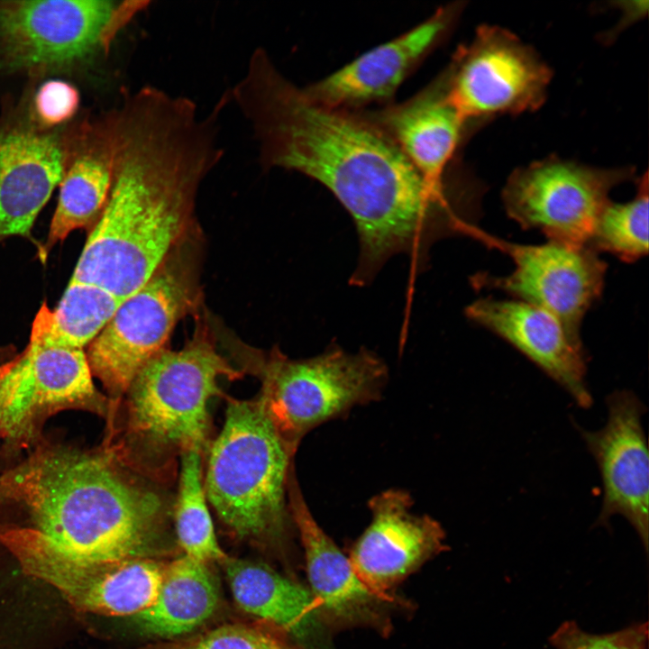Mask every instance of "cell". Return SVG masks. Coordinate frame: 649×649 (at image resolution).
I'll return each mask as SVG.
<instances>
[{
	"label": "cell",
	"mask_w": 649,
	"mask_h": 649,
	"mask_svg": "<svg viewBox=\"0 0 649 649\" xmlns=\"http://www.w3.org/2000/svg\"><path fill=\"white\" fill-rule=\"evenodd\" d=\"M150 4L140 0L0 1V73L78 68L109 51Z\"/></svg>",
	"instance_id": "cell-7"
},
{
	"label": "cell",
	"mask_w": 649,
	"mask_h": 649,
	"mask_svg": "<svg viewBox=\"0 0 649 649\" xmlns=\"http://www.w3.org/2000/svg\"><path fill=\"white\" fill-rule=\"evenodd\" d=\"M0 545L22 575L55 590L78 616L133 617L145 610L158 596L167 565L157 558L89 562L20 538Z\"/></svg>",
	"instance_id": "cell-11"
},
{
	"label": "cell",
	"mask_w": 649,
	"mask_h": 649,
	"mask_svg": "<svg viewBox=\"0 0 649 649\" xmlns=\"http://www.w3.org/2000/svg\"><path fill=\"white\" fill-rule=\"evenodd\" d=\"M245 367L261 380L259 396L294 454L314 428L379 400L388 379V367L377 354L364 348L349 352L338 345L300 360L277 348L253 352Z\"/></svg>",
	"instance_id": "cell-6"
},
{
	"label": "cell",
	"mask_w": 649,
	"mask_h": 649,
	"mask_svg": "<svg viewBox=\"0 0 649 649\" xmlns=\"http://www.w3.org/2000/svg\"><path fill=\"white\" fill-rule=\"evenodd\" d=\"M242 375L204 331L179 351L164 348L132 381L117 408L123 410L122 422L108 431L105 441L134 468L164 482L177 455L203 451L209 401L223 395L219 379Z\"/></svg>",
	"instance_id": "cell-4"
},
{
	"label": "cell",
	"mask_w": 649,
	"mask_h": 649,
	"mask_svg": "<svg viewBox=\"0 0 649 649\" xmlns=\"http://www.w3.org/2000/svg\"><path fill=\"white\" fill-rule=\"evenodd\" d=\"M224 426L212 443L204 479L208 504L236 537L280 543L295 526L288 482L295 454L261 398H226Z\"/></svg>",
	"instance_id": "cell-5"
},
{
	"label": "cell",
	"mask_w": 649,
	"mask_h": 649,
	"mask_svg": "<svg viewBox=\"0 0 649 649\" xmlns=\"http://www.w3.org/2000/svg\"><path fill=\"white\" fill-rule=\"evenodd\" d=\"M288 499L304 548L311 593L319 610L345 621L373 616L380 599L361 581L349 558L315 521L300 490L295 466L288 477Z\"/></svg>",
	"instance_id": "cell-21"
},
{
	"label": "cell",
	"mask_w": 649,
	"mask_h": 649,
	"mask_svg": "<svg viewBox=\"0 0 649 649\" xmlns=\"http://www.w3.org/2000/svg\"><path fill=\"white\" fill-rule=\"evenodd\" d=\"M234 103L251 125L261 166L320 182L352 217L360 242L353 285L368 284L399 253L421 267L436 241L473 223L463 194L425 177L364 111L313 101L273 62L247 74Z\"/></svg>",
	"instance_id": "cell-1"
},
{
	"label": "cell",
	"mask_w": 649,
	"mask_h": 649,
	"mask_svg": "<svg viewBox=\"0 0 649 649\" xmlns=\"http://www.w3.org/2000/svg\"><path fill=\"white\" fill-rule=\"evenodd\" d=\"M362 111L391 137L425 177L434 182L448 180L447 166L469 123L449 101L442 74L403 103Z\"/></svg>",
	"instance_id": "cell-20"
},
{
	"label": "cell",
	"mask_w": 649,
	"mask_h": 649,
	"mask_svg": "<svg viewBox=\"0 0 649 649\" xmlns=\"http://www.w3.org/2000/svg\"><path fill=\"white\" fill-rule=\"evenodd\" d=\"M608 419L597 431L580 429L598 465L603 499L596 526H608L620 515L635 530L644 551L649 534V458L642 417L646 408L631 390H615L606 398Z\"/></svg>",
	"instance_id": "cell-14"
},
{
	"label": "cell",
	"mask_w": 649,
	"mask_h": 649,
	"mask_svg": "<svg viewBox=\"0 0 649 649\" xmlns=\"http://www.w3.org/2000/svg\"><path fill=\"white\" fill-rule=\"evenodd\" d=\"M411 495L389 489L368 501L371 521L354 544L350 563L361 581L380 599L434 555L446 551L445 532L432 516L412 511Z\"/></svg>",
	"instance_id": "cell-17"
},
{
	"label": "cell",
	"mask_w": 649,
	"mask_h": 649,
	"mask_svg": "<svg viewBox=\"0 0 649 649\" xmlns=\"http://www.w3.org/2000/svg\"><path fill=\"white\" fill-rule=\"evenodd\" d=\"M123 301L101 287L70 279L55 309L41 305L32 323L30 341L84 349L104 329Z\"/></svg>",
	"instance_id": "cell-24"
},
{
	"label": "cell",
	"mask_w": 649,
	"mask_h": 649,
	"mask_svg": "<svg viewBox=\"0 0 649 649\" xmlns=\"http://www.w3.org/2000/svg\"><path fill=\"white\" fill-rule=\"evenodd\" d=\"M115 152L114 109L69 129L59 200L40 252L41 259L71 232L97 222L111 190Z\"/></svg>",
	"instance_id": "cell-19"
},
{
	"label": "cell",
	"mask_w": 649,
	"mask_h": 649,
	"mask_svg": "<svg viewBox=\"0 0 649 649\" xmlns=\"http://www.w3.org/2000/svg\"><path fill=\"white\" fill-rule=\"evenodd\" d=\"M634 173L633 168L599 169L553 156L514 170L502 198L507 215L523 229L587 246L609 192Z\"/></svg>",
	"instance_id": "cell-10"
},
{
	"label": "cell",
	"mask_w": 649,
	"mask_h": 649,
	"mask_svg": "<svg viewBox=\"0 0 649 649\" xmlns=\"http://www.w3.org/2000/svg\"><path fill=\"white\" fill-rule=\"evenodd\" d=\"M197 296L194 275L172 251L87 346L92 375L109 399L108 421L138 372L165 348L177 323L195 306Z\"/></svg>",
	"instance_id": "cell-8"
},
{
	"label": "cell",
	"mask_w": 649,
	"mask_h": 649,
	"mask_svg": "<svg viewBox=\"0 0 649 649\" xmlns=\"http://www.w3.org/2000/svg\"><path fill=\"white\" fill-rule=\"evenodd\" d=\"M29 108L0 123V242L30 237L63 176L69 130L41 124Z\"/></svg>",
	"instance_id": "cell-16"
},
{
	"label": "cell",
	"mask_w": 649,
	"mask_h": 649,
	"mask_svg": "<svg viewBox=\"0 0 649 649\" xmlns=\"http://www.w3.org/2000/svg\"><path fill=\"white\" fill-rule=\"evenodd\" d=\"M223 562L234 600L243 611L298 637L316 626L320 610L304 587L259 562L228 557Z\"/></svg>",
	"instance_id": "cell-23"
},
{
	"label": "cell",
	"mask_w": 649,
	"mask_h": 649,
	"mask_svg": "<svg viewBox=\"0 0 649 649\" xmlns=\"http://www.w3.org/2000/svg\"><path fill=\"white\" fill-rule=\"evenodd\" d=\"M207 564L186 555L167 563L155 601L132 617L138 630L151 637L171 638L206 622L219 601L218 584Z\"/></svg>",
	"instance_id": "cell-22"
},
{
	"label": "cell",
	"mask_w": 649,
	"mask_h": 649,
	"mask_svg": "<svg viewBox=\"0 0 649 649\" xmlns=\"http://www.w3.org/2000/svg\"><path fill=\"white\" fill-rule=\"evenodd\" d=\"M548 641L555 649H647L648 623L635 622L620 630L598 635L582 630L574 620H566Z\"/></svg>",
	"instance_id": "cell-27"
},
{
	"label": "cell",
	"mask_w": 649,
	"mask_h": 649,
	"mask_svg": "<svg viewBox=\"0 0 649 649\" xmlns=\"http://www.w3.org/2000/svg\"><path fill=\"white\" fill-rule=\"evenodd\" d=\"M79 105L78 90L66 81L52 79L37 90L31 105L35 118L47 127H59L75 114Z\"/></svg>",
	"instance_id": "cell-29"
},
{
	"label": "cell",
	"mask_w": 649,
	"mask_h": 649,
	"mask_svg": "<svg viewBox=\"0 0 649 649\" xmlns=\"http://www.w3.org/2000/svg\"><path fill=\"white\" fill-rule=\"evenodd\" d=\"M442 76L449 101L471 123L539 108L552 70L509 31L481 25L468 45L458 48Z\"/></svg>",
	"instance_id": "cell-9"
},
{
	"label": "cell",
	"mask_w": 649,
	"mask_h": 649,
	"mask_svg": "<svg viewBox=\"0 0 649 649\" xmlns=\"http://www.w3.org/2000/svg\"><path fill=\"white\" fill-rule=\"evenodd\" d=\"M648 178L638 180L635 197L626 203L609 201L600 213L587 244L597 252L608 251L626 262L648 252Z\"/></svg>",
	"instance_id": "cell-26"
},
{
	"label": "cell",
	"mask_w": 649,
	"mask_h": 649,
	"mask_svg": "<svg viewBox=\"0 0 649 649\" xmlns=\"http://www.w3.org/2000/svg\"><path fill=\"white\" fill-rule=\"evenodd\" d=\"M202 451L191 449L180 454V470L173 519L176 536L184 555L208 563L224 562L227 556L215 536L206 498Z\"/></svg>",
	"instance_id": "cell-25"
},
{
	"label": "cell",
	"mask_w": 649,
	"mask_h": 649,
	"mask_svg": "<svg viewBox=\"0 0 649 649\" xmlns=\"http://www.w3.org/2000/svg\"><path fill=\"white\" fill-rule=\"evenodd\" d=\"M0 436H1V405H0Z\"/></svg>",
	"instance_id": "cell-30"
},
{
	"label": "cell",
	"mask_w": 649,
	"mask_h": 649,
	"mask_svg": "<svg viewBox=\"0 0 649 649\" xmlns=\"http://www.w3.org/2000/svg\"><path fill=\"white\" fill-rule=\"evenodd\" d=\"M84 349L30 341L2 367L1 437L17 444L34 441L44 420L67 409L109 417L110 403L100 393Z\"/></svg>",
	"instance_id": "cell-13"
},
{
	"label": "cell",
	"mask_w": 649,
	"mask_h": 649,
	"mask_svg": "<svg viewBox=\"0 0 649 649\" xmlns=\"http://www.w3.org/2000/svg\"><path fill=\"white\" fill-rule=\"evenodd\" d=\"M469 236L507 254L515 270L507 276L476 274L477 288H496L556 316L580 340L587 310L601 295L607 264L586 245L549 240L538 245L518 244L494 237L477 226Z\"/></svg>",
	"instance_id": "cell-12"
},
{
	"label": "cell",
	"mask_w": 649,
	"mask_h": 649,
	"mask_svg": "<svg viewBox=\"0 0 649 649\" xmlns=\"http://www.w3.org/2000/svg\"><path fill=\"white\" fill-rule=\"evenodd\" d=\"M466 314L526 356L579 407L589 408L592 405L581 342L573 338L553 314L524 301L492 298L475 301L466 308Z\"/></svg>",
	"instance_id": "cell-18"
},
{
	"label": "cell",
	"mask_w": 649,
	"mask_h": 649,
	"mask_svg": "<svg viewBox=\"0 0 649 649\" xmlns=\"http://www.w3.org/2000/svg\"><path fill=\"white\" fill-rule=\"evenodd\" d=\"M168 649H300L261 628L224 625Z\"/></svg>",
	"instance_id": "cell-28"
},
{
	"label": "cell",
	"mask_w": 649,
	"mask_h": 649,
	"mask_svg": "<svg viewBox=\"0 0 649 649\" xmlns=\"http://www.w3.org/2000/svg\"><path fill=\"white\" fill-rule=\"evenodd\" d=\"M114 110L111 190L71 279L124 300L180 245L198 188L223 150L217 113L202 115L186 96L144 86Z\"/></svg>",
	"instance_id": "cell-2"
},
{
	"label": "cell",
	"mask_w": 649,
	"mask_h": 649,
	"mask_svg": "<svg viewBox=\"0 0 649 649\" xmlns=\"http://www.w3.org/2000/svg\"><path fill=\"white\" fill-rule=\"evenodd\" d=\"M462 9V2L441 6L424 22L303 90L320 105L348 111L393 103L398 88L446 39Z\"/></svg>",
	"instance_id": "cell-15"
},
{
	"label": "cell",
	"mask_w": 649,
	"mask_h": 649,
	"mask_svg": "<svg viewBox=\"0 0 649 649\" xmlns=\"http://www.w3.org/2000/svg\"><path fill=\"white\" fill-rule=\"evenodd\" d=\"M160 481L101 447L42 443L0 474V535L89 562L167 551L171 507Z\"/></svg>",
	"instance_id": "cell-3"
}]
</instances>
